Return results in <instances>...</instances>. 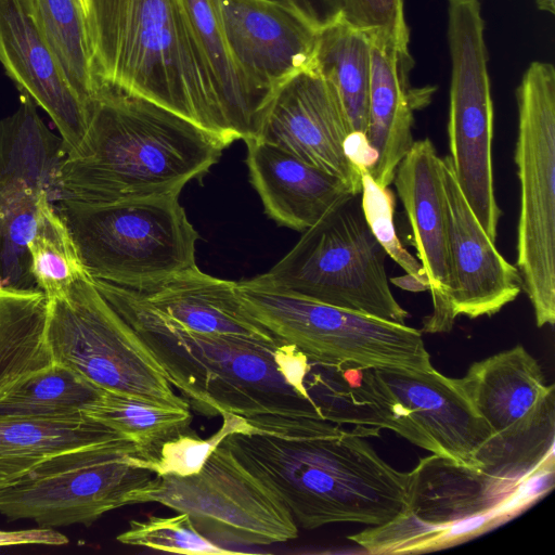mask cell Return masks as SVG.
Here are the masks:
<instances>
[{
    "label": "cell",
    "mask_w": 555,
    "mask_h": 555,
    "mask_svg": "<svg viewBox=\"0 0 555 555\" xmlns=\"http://www.w3.org/2000/svg\"><path fill=\"white\" fill-rule=\"evenodd\" d=\"M250 428L222 442L285 505L300 527L377 526L404 512L409 472L366 441L380 429L305 416L246 417Z\"/></svg>",
    "instance_id": "1"
},
{
    "label": "cell",
    "mask_w": 555,
    "mask_h": 555,
    "mask_svg": "<svg viewBox=\"0 0 555 555\" xmlns=\"http://www.w3.org/2000/svg\"><path fill=\"white\" fill-rule=\"evenodd\" d=\"M92 282L197 412L323 420L304 384L310 362L295 346L197 333L160 315L121 285Z\"/></svg>",
    "instance_id": "2"
},
{
    "label": "cell",
    "mask_w": 555,
    "mask_h": 555,
    "mask_svg": "<svg viewBox=\"0 0 555 555\" xmlns=\"http://www.w3.org/2000/svg\"><path fill=\"white\" fill-rule=\"evenodd\" d=\"M225 146L185 118L100 83L86 135L60 164L56 201L105 204L180 194Z\"/></svg>",
    "instance_id": "3"
},
{
    "label": "cell",
    "mask_w": 555,
    "mask_h": 555,
    "mask_svg": "<svg viewBox=\"0 0 555 555\" xmlns=\"http://www.w3.org/2000/svg\"><path fill=\"white\" fill-rule=\"evenodd\" d=\"M86 16L100 83L235 141L183 0H88Z\"/></svg>",
    "instance_id": "4"
},
{
    "label": "cell",
    "mask_w": 555,
    "mask_h": 555,
    "mask_svg": "<svg viewBox=\"0 0 555 555\" xmlns=\"http://www.w3.org/2000/svg\"><path fill=\"white\" fill-rule=\"evenodd\" d=\"M360 194L343 196L275 266L249 281L405 324L409 312L390 289L387 254L367 224Z\"/></svg>",
    "instance_id": "5"
},
{
    "label": "cell",
    "mask_w": 555,
    "mask_h": 555,
    "mask_svg": "<svg viewBox=\"0 0 555 555\" xmlns=\"http://www.w3.org/2000/svg\"><path fill=\"white\" fill-rule=\"evenodd\" d=\"M54 204L94 280L137 286L196 266L198 234L179 194L105 204L72 199Z\"/></svg>",
    "instance_id": "6"
},
{
    "label": "cell",
    "mask_w": 555,
    "mask_h": 555,
    "mask_svg": "<svg viewBox=\"0 0 555 555\" xmlns=\"http://www.w3.org/2000/svg\"><path fill=\"white\" fill-rule=\"evenodd\" d=\"M247 311L275 338L295 346L310 362L374 369H433L422 332L299 295L236 283Z\"/></svg>",
    "instance_id": "7"
},
{
    "label": "cell",
    "mask_w": 555,
    "mask_h": 555,
    "mask_svg": "<svg viewBox=\"0 0 555 555\" xmlns=\"http://www.w3.org/2000/svg\"><path fill=\"white\" fill-rule=\"evenodd\" d=\"M520 188L516 268L538 327L555 322V68L533 61L516 89Z\"/></svg>",
    "instance_id": "8"
},
{
    "label": "cell",
    "mask_w": 555,
    "mask_h": 555,
    "mask_svg": "<svg viewBox=\"0 0 555 555\" xmlns=\"http://www.w3.org/2000/svg\"><path fill=\"white\" fill-rule=\"evenodd\" d=\"M46 341L53 362L103 390L175 409H190L129 324L89 274L48 298Z\"/></svg>",
    "instance_id": "9"
},
{
    "label": "cell",
    "mask_w": 555,
    "mask_h": 555,
    "mask_svg": "<svg viewBox=\"0 0 555 555\" xmlns=\"http://www.w3.org/2000/svg\"><path fill=\"white\" fill-rule=\"evenodd\" d=\"M459 382L490 431L475 467L521 481L554 457V385L524 346L473 363Z\"/></svg>",
    "instance_id": "10"
},
{
    "label": "cell",
    "mask_w": 555,
    "mask_h": 555,
    "mask_svg": "<svg viewBox=\"0 0 555 555\" xmlns=\"http://www.w3.org/2000/svg\"><path fill=\"white\" fill-rule=\"evenodd\" d=\"M141 460L124 438L57 453L0 490V514L40 528L88 527L151 480Z\"/></svg>",
    "instance_id": "11"
},
{
    "label": "cell",
    "mask_w": 555,
    "mask_h": 555,
    "mask_svg": "<svg viewBox=\"0 0 555 555\" xmlns=\"http://www.w3.org/2000/svg\"><path fill=\"white\" fill-rule=\"evenodd\" d=\"M485 28L479 0H448V156L472 211L495 242L502 210L494 192V108Z\"/></svg>",
    "instance_id": "12"
},
{
    "label": "cell",
    "mask_w": 555,
    "mask_h": 555,
    "mask_svg": "<svg viewBox=\"0 0 555 555\" xmlns=\"http://www.w3.org/2000/svg\"><path fill=\"white\" fill-rule=\"evenodd\" d=\"M159 503L186 513L205 537L249 545L286 542L298 526L280 499L223 443L191 476L154 475L126 505Z\"/></svg>",
    "instance_id": "13"
},
{
    "label": "cell",
    "mask_w": 555,
    "mask_h": 555,
    "mask_svg": "<svg viewBox=\"0 0 555 555\" xmlns=\"http://www.w3.org/2000/svg\"><path fill=\"white\" fill-rule=\"evenodd\" d=\"M24 95L18 108L0 120V286L37 288L28 243L42 196L57 199V170L66 156L60 135Z\"/></svg>",
    "instance_id": "14"
},
{
    "label": "cell",
    "mask_w": 555,
    "mask_h": 555,
    "mask_svg": "<svg viewBox=\"0 0 555 555\" xmlns=\"http://www.w3.org/2000/svg\"><path fill=\"white\" fill-rule=\"evenodd\" d=\"M352 133L336 91L312 66L275 89L256 139L338 177L360 194L361 170L346 147Z\"/></svg>",
    "instance_id": "15"
},
{
    "label": "cell",
    "mask_w": 555,
    "mask_h": 555,
    "mask_svg": "<svg viewBox=\"0 0 555 555\" xmlns=\"http://www.w3.org/2000/svg\"><path fill=\"white\" fill-rule=\"evenodd\" d=\"M0 63L17 88L52 119L66 155L81 144L90 105L65 75L34 0H0Z\"/></svg>",
    "instance_id": "16"
},
{
    "label": "cell",
    "mask_w": 555,
    "mask_h": 555,
    "mask_svg": "<svg viewBox=\"0 0 555 555\" xmlns=\"http://www.w3.org/2000/svg\"><path fill=\"white\" fill-rule=\"evenodd\" d=\"M441 171L448 208L450 320L491 317L521 292L519 272L501 255L472 211L448 155L441 157Z\"/></svg>",
    "instance_id": "17"
},
{
    "label": "cell",
    "mask_w": 555,
    "mask_h": 555,
    "mask_svg": "<svg viewBox=\"0 0 555 555\" xmlns=\"http://www.w3.org/2000/svg\"><path fill=\"white\" fill-rule=\"evenodd\" d=\"M223 30L238 66L272 98L293 75L313 66L318 33L288 9L268 0H218Z\"/></svg>",
    "instance_id": "18"
},
{
    "label": "cell",
    "mask_w": 555,
    "mask_h": 555,
    "mask_svg": "<svg viewBox=\"0 0 555 555\" xmlns=\"http://www.w3.org/2000/svg\"><path fill=\"white\" fill-rule=\"evenodd\" d=\"M392 183L409 218L433 298V312L424 319L421 332H450L454 323L448 312L451 289L448 208L441 157L430 139L413 142L399 163Z\"/></svg>",
    "instance_id": "19"
},
{
    "label": "cell",
    "mask_w": 555,
    "mask_h": 555,
    "mask_svg": "<svg viewBox=\"0 0 555 555\" xmlns=\"http://www.w3.org/2000/svg\"><path fill=\"white\" fill-rule=\"evenodd\" d=\"M371 79L365 141L371 165L365 169L380 186L392 183L396 169L413 144V112L426 105L433 89H414L409 74L414 62L409 48L369 36Z\"/></svg>",
    "instance_id": "20"
},
{
    "label": "cell",
    "mask_w": 555,
    "mask_h": 555,
    "mask_svg": "<svg viewBox=\"0 0 555 555\" xmlns=\"http://www.w3.org/2000/svg\"><path fill=\"white\" fill-rule=\"evenodd\" d=\"M521 481L431 453L409 472L403 514L430 526H454L489 514L508 520L517 515L508 500Z\"/></svg>",
    "instance_id": "21"
},
{
    "label": "cell",
    "mask_w": 555,
    "mask_h": 555,
    "mask_svg": "<svg viewBox=\"0 0 555 555\" xmlns=\"http://www.w3.org/2000/svg\"><path fill=\"white\" fill-rule=\"evenodd\" d=\"M378 376L442 454L474 466L490 431L464 392L459 378L427 371L376 369Z\"/></svg>",
    "instance_id": "22"
},
{
    "label": "cell",
    "mask_w": 555,
    "mask_h": 555,
    "mask_svg": "<svg viewBox=\"0 0 555 555\" xmlns=\"http://www.w3.org/2000/svg\"><path fill=\"white\" fill-rule=\"evenodd\" d=\"M124 287L184 328L206 334L279 339L247 311L235 282L210 276L196 266L162 280Z\"/></svg>",
    "instance_id": "23"
},
{
    "label": "cell",
    "mask_w": 555,
    "mask_h": 555,
    "mask_svg": "<svg viewBox=\"0 0 555 555\" xmlns=\"http://www.w3.org/2000/svg\"><path fill=\"white\" fill-rule=\"evenodd\" d=\"M245 143L250 181L267 215L281 225L306 231L343 196L353 193L338 177L276 145L256 138Z\"/></svg>",
    "instance_id": "24"
},
{
    "label": "cell",
    "mask_w": 555,
    "mask_h": 555,
    "mask_svg": "<svg viewBox=\"0 0 555 555\" xmlns=\"http://www.w3.org/2000/svg\"><path fill=\"white\" fill-rule=\"evenodd\" d=\"M235 140L256 138L271 100L246 77L230 49L218 0H183Z\"/></svg>",
    "instance_id": "25"
},
{
    "label": "cell",
    "mask_w": 555,
    "mask_h": 555,
    "mask_svg": "<svg viewBox=\"0 0 555 555\" xmlns=\"http://www.w3.org/2000/svg\"><path fill=\"white\" fill-rule=\"evenodd\" d=\"M122 438L86 416L35 420L0 415V490L67 450Z\"/></svg>",
    "instance_id": "26"
},
{
    "label": "cell",
    "mask_w": 555,
    "mask_h": 555,
    "mask_svg": "<svg viewBox=\"0 0 555 555\" xmlns=\"http://www.w3.org/2000/svg\"><path fill=\"white\" fill-rule=\"evenodd\" d=\"M313 67L336 91L354 134L365 138L371 42L339 17L318 33Z\"/></svg>",
    "instance_id": "27"
},
{
    "label": "cell",
    "mask_w": 555,
    "mask_h": 555,
    "mask_svg": "<svg viewBox=\"0 0 555 555\" xmlns=\"http://www.w3.org/2000/svg\"><path fill=\"white\" fill-rule=\"evenodd\" d=\"M103 389L73 369L53 362L0 396V415L35 420L83 416Z\"/></svg>",
    "instance_id": "28"
},
{
    "label": "cell",
    "mask_w": 555,
    "mask_h": 555,
    "mask_svg": "<svg viewBox=\"0 0 555 555\" xmlns=\"http://www.w3.org/2000/svg\"><path fill=\"white\" fill-rule=\"evenodd\" d=\"M83 416L132 442L145 460L154 459L167 440L185 433L192 421L189 409L160 406L106 390L86 408Z\"/></svg>",
    "instance_id": "29"
},
{
    "label": "cell",
    "mask_w": 555,
    "mask_h": 555,
    "mask_svg": "<svg viewBox=\"0 0 555 555\" xmlns=\"http://www.w3.org/2000/svg\"><path fill=\"white\" fill-rule=\"evenodd\" d=\"M38 20L65 75L78 94L91 105L96 79L80 0H34Z\"/></svg>",
    "instance_id": "30"
},
{
    "label": "cell",
    "mask_w": 555,
    "mask_h": 555,
    "mask_svg": "<svg viewBox=\"0 0 555 555\" xmlns=\"http://www.w3.org/2000/svg\"><path fill=\"white\" fill-rule=\"evenodd\" d=\"M28 251L33 279L47 298L63 293L88 274L72 232L49 196L39 201Z\"/></svg>",
    "instance_id": "31"
},
{
    "label": "cell",
    "mask_w": 555,
    "mask_h": 555,
    "mask_svg": "<svg viewBox=\"0 0 555 555\" xmlns=\"http://www.w3.org/2000/svg\"><path fill=\"white\" fill-rule=\"evenodd\" d=\"M498 526L483 515L454 526H430L401 513L392 520L348 535L370 554H413L450 547Z\"/></svg>",
    "instance_id": "32"
},
{
    "label": "cell",
    "mask_w": 555,
    "mask_h": 555,
    "mask_svg": "<svg viewBox=\"0 0 555 555\" xmlns=\"http://www.w3.org/2000/svg\"><path fill=\"white\" fill-rule=\"evenodd\" d=\"M116 540L122 544L185 555L237 554L209 541L196 529L186 513L169 517L149 515L144 519L131 520L128 529L119 533Z\"/></svg>",
    "instance_id": "33"
},
{
    "label": "cell",
    "mask_w": 555,
    "mask_h": 555,
    "mask_svg": "<svg viewBox=\"0 0 555 555\" xmlns=\"http://www.w3.org/2000/svg\"><path fill=\"white\" fill-rule=\"evenodd\" d=\"M220 415L222 425L209 438L179 434L163 443L154 459H142L141 463L154 475L185 477L198 473L210 454L229 435L244 433L250 428L244 416L230 412H222Z\"/></svg>",
    "instance_id": "34"
},
{
    "label": "cell",
    "mask_w": 555,
    "mask_h": 555,
    "mask_svg": "<svg viewBox=\"0 0 555 555\" xmlns=\"http://www.w3.org/2000/svg\"><path fill=\"white\" fill-rule=\"evenodd\" d=\"M361 206L367 224L385 249L404 271L421 281L427 276L421 262L401 244L393 224L395 197L389 186L378 185L365 169H361Z\"/></svg>",
    "instance_id": "35"
},
{
    "label": "cell",
    "mask_w": 555,
    "mask_h": 555,
    "mask_svg": "<svg viewBox=\"0 0 555 555\" xmlns=\"http://www.w3.org/2000/svg\"><path fill=\"white\" fill-rule=\"evenodd\" d=\"M339 18L367 36H380L409 48L403 0H335Z\"/></svg>",
    "instance_id": "36"
},
{
    "label": "cell",
    "mask_w": 555,
    "mask_h": 555,
    "mask_svg": "<svg viewBox=\"0 0 555 555\" xmlns=\"http://www.w3.org/2000/svg\"><path fill=\"white\" fill-rule=\"evenodd\" d=\"M280 4L305 20L317 30L332 24L339 17L335 0H268Z\"/></svg>",
    "instance_id": "37"
},
{
    "label": "cell",
    "mask_w": 555,
    "mask_h": 555,
    "mask_svg": "<svg viewBox=\"0 0 555 555\" xmlns=\"http://www.w3.org/2000/svg\"><path fill=\"white\" fill-rule=\"evenodd\" d=\"M68 538L62 532L50 528H36L25 530H0V547L17 545H65Z\"/></svg>",
    "instance_id": "38"
},
{
    "label": "cell",
    "mask_w": 555,
    "mask_h": 555,
    "mask_svg": "<svg viewBox=\"0 0 555 555\" xmlns=\"http://www.w3.org/2000/svg\"><path fill=\"white\" fill-rule=\"evenodd\" d=\"M389 282L409 292H429V284L427 282L421 281L409 273L391 278Z\"/></svg>",
    "instance_id": "39"
},
{
    "label": "cell",
    "mask_w": 555,
    "mask_h": 555,
    "mask_svg": "<svg viewBox=\"0 0 555 555\" xmlns=\"http://www.w3.org/2000/svg\"><path fill=\"white\" fill-rule=\"evenodd\" d=\"M0 287H2V286H0Z\"/></svg>",
    "instance_id": "40"
}]
</instances>
